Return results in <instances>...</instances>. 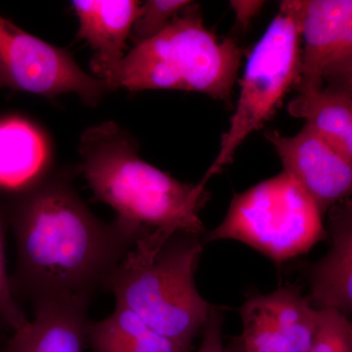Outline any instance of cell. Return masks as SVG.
<instances>
[{
    "label": "cell",
    "mask_w": 352,
    "mask_h": 352,
    "mask_svg": "<svg viewBox=\"0 0 352 352\" xmlns=\"http://www.w3.org/2000/svg\"><path fill=\"white\" fill-rule=\"evenodd\" d=\"M50 148L38 129L20 118L0 120V189L29 188L46 175Z\"/></svg>",
    "instance_id": "15"
},
{
    "label": "cell",
    "mask_w": 352,
    "mask_h": 352,
    "mask_svg": "<svg viewBox=\"0 0 352 352\" xmlns=\"http://www.w3.org/2000/svg\"><path fill=\"white\" fill-rule=\"evenodd\" d=\"M308 352H352V325L335 309H318L316 328Z\"/></svg>",
    "instance_id": "18"
},
{
    "label": "cell",
    "mask_w": 352,
    "mask_h": 352,
    "mask_svg": "<svg viewBox=\"0 0 352 352\" xmlns=\"http://www.w3.org/2000/svg\"><path fill=\"white\" fill-rule=\"evenodd\" d=\"M289 115L309 127L338 154L352 163V85L308 90L289 102Z\"/></svg>",
    "instance_id": "14"
},
{
    "label": "cell",
    "mask_w": 352,
    "mask_h": 352,
    "mask_svg": "<svg viewBox=\"0 0 352 352\" xmlns=\"http://www.w3.org/2000/svg\"><path fill=\"white\" fill-rule=\"evenodd\" d=\"M190 2L187 0H148L141 3L138 18L131 29V38L133 43H143L161 34Z\"/></svg>",
    "instance_id": "17"
},
{
    "label": "cell",
    "mask_w": 352,
    "mask_h": 352,
    "mask_svg": "<svg viewBox=\"0 0 352 352\" xmlns=\"http://www.w3.org/2000/svg\"><path fill=\"white\" fill-rule=\"evenodd\" d=\"M89 303L58 300L34 305V318L10 333L9 352H85Z\"/></svg>",
    "instance_id": "13"
},
{
    "label": "cell",
    "mask_w": 352,
    "mask_h": 352,
    "mask_svg": "<svg viewBox=\"0 0 352 352\" xmlns=\"http://www.w3.org/2000/svg\"><path fill=\"white\" fill-rule=\"evenodd\" d=\"M328 238L318 206L283 170L247 191L234 194L223 221L205 233L203 243L235 240L283 263L307 254Z\"/></svg>",
    "instance_id": "5"
},
{
    "label": "cell",
    "mask_w": 352,
    "mask_h": 352,
    "mask_svg": "<svg viewBox=\"0 0 352 352\" xmlns=\"http://www.w3.org/2000/svg\"><path fill=\"white\" fill-rule=\"evenodd\" d=\"M10 336V335H9ZM9 336L0 332V352H9L8 338Z\"/></svg>",
    "instance_id": "23"
},
{
    "label": "cell",
    "mask_w": 352,
    "mask_h": 352,
    "mask_svg": "<svg viewBox=\"0 0 352 352\" xmlns=\"http://www.w3.org/2000/svg\"><path fill=\"white\" fill-rule=\"evenodd\" d=\"M328 236L332 243L326 254L308 270L315 309H335L349 315L352 311V204L340 201L329 210Z\"/></svg>",
    "instance_id": "11"
},
{
    "label": "cell",
    "mask_w": 352,
    "mask_h": 352,
    "mask_svg": "<svg viewBox=\"0 0 352 352\" xmlns=\"http://www.w3.org/2000/svg\"><path fill=\"white\" fill-rule=\"evenodd\" d=\"M8 219L17 261L11 289L31 303H90L136 241L150 229L116 217L104 222L66 175L46 173L17 192Z\"/></svg>",
    "instance_id": "1"
},
{
    "label": "cell",
    "mask_w": 352,
    "mask_h": 352,
    "mask_svg": "<svg viewBox=\"0 0 352 352\" xmlns=\"http://www.w3.org/2000/svg\"><path fill=\"white\" fill-rule=\"evenodd\" d=\"M283 164L284 171L298 182L325 214L349 198L352 188V163L338 154L307 126L294 136L266 133Z\"/></svg>",
    "instance_id": "10"
},
{
    "label": "cell",
    "mask_w": 352,
    "mask_h": 352,
    "mask_svg": "<svg viewBox=\"0 0 352 352\" xmlns=\"http://www.w3.org/2000/svg\"><path fill=\"white\" fill-rule=\"evenodd\" d=\"M222 323L223 318L221 310L214 305L207 323L201 331L203 339L198 352H226L222 337Z\"/></svg>",
    "instance_id": "20"
},
{
    "label": "cell",
    "mask_w": 352,
    "mask_h": 352,
    "mask_svg": "<svg viewBox=\"0 0 352 352\" xmlns=\"http://www.w3.org/2000/svg\"><path fill=\"white\" fill-rule=\"evenodd\" d=\"M87 346L92 352H191L155 332L131 310L116 305L107 318L90 321Z\"/></svg>",
    "instance_id": "16"
},
{
    "label": "cell",
    "mask_w": 352,
    "mask_h": 352,
    "mask_svg": "<svg viewBox=\"0 0 352 352\" xmlns=\"http://www.w3.org/2000/svg\"><path fill=\"white\" fill-rule=\"evenodd\" d=\"M226 352H245L244 347L238 338L234 339L232 342L229 344V346L226 347Z\"/></svg>",
    "instance_id": "22"
},
{
    "label": "cell",
    "mask_w": 352,
    "mask_h": 352,
    "mask_svg": "<svg viewBox=\"0 0 352 352\" xmlns=\"http://www.w3.org/2000/svg\"><path fill=\"white\" fill-rule=\"evenodd\" d=\"M265 4L261 0H232L231 8L235 12L236 19L242 27H248Z\"/></svg>",
    "instance_id": "21"
},
{
    "label": "cell",
    "mask_w": 352,
    "mask_h": 352,
    "mask_svg": "<svg viewBox=\"0 0 352 352\" xmlns=\"http://www.w3.org/2000/svg\"><path fill=\"white\" fill-rule=\"evenodd\" d=\"M6 256V238L0 220V321L13 333L25 327L30 320L13 295Z\"/></svg>",
    "instance_id": "19"
},
{
    "label": "cell",
    "mask_w": 352,
    "mask_h": 352,
    "mask_svg": "<svg viewBox=\"0 0 352 352\" xmlns=\"http://www.w3.org/2000/svg\"><path fill=\"white\" fill-rule=\"evenodd\" d=\"M245 352H308L318 309L300 289L281 287L268 295L250 298L240 309Z\"/></svg>",
    "instance_id": "9"
},
{
    "label": "cell",
    "mask_w": 352,
    "mask_h": 352,
    "mask_svg": "<svg viewBox=\"0 0 352 352\" xmlns=\"http://www.w3.org/2000/svg\"><path fill=\"white\" fill-rule=\"evenodd\" d=\"M201 235L157 229L141 236L111 273L104 289L155 332L193 351L214 305L197 289Z\"/></svg>",
    "instance_id": "3"
},
{
    "label": "cell",
    "mask_w": 352,
    "mask_h": 352,
    "mask_svg": "<svg viewBox=\"0 0 352 352\" xmlns=\"http://www.w3.org/2000/svg\"><path fill=\"white\" fill-rule=\"evenodd\" d=\"M307 0H286L256 44L240 80V96L228 131L222 135L219 155L204 178L210 179L226 164L245 138L263 129L284 97L295 87L300 74L302 21Z\"/></svg>",
    "instance_id": "6"
},
{
    "label": "cell",
    "mask_w": 352,
    "mask_h": 352,
    "mask_svg": "<svg viewBox=\"0 0 352 352\" xmlns=\"http://www.w3.org/2000/svg\"><path fill=\"white\" fill-rule=\"evenodd\" d=\"M142 2L136 0H76L72 1L78 19V38L94 51V76L112 71L126 56L127 39Z\"/></svg>",
    "instance_id": "12"
},
{
    "label": "cell",
    "mask_w": 352,
    "mask_h": 352,
    "mask_svg": "<svg viewBox=\"0 0 352 352\" xmlns=\"http://www.w3.org/2000/svg\"><path fill=\"white\" fill-rule=\"evenodd\" d=\"M298 92L352 85L351 0H307Z\"/></svg>",
    "instance_id": "8"
},
{
    "label": "cell",
    "mask_w": 352,
    "mask_h": 352,
    "mask_svg": "<svg viewBox=\"0 0 352 352\" xmlns=\"http://www.w3.org/2000/svg\"><path fill=\"white\" fill-rule=\"evenodd\" d=\"M4 88L50 98L75 94L90 106L111 91L103 80L83 71L68 50L0 16V89Z\"/></svg>",
    "instance_id": "7"
},
{
    "label": "cell",
    "mask_w": 352,
    "mask_h": 352,
    "mask_svg": "<svg viewBox=\"0 0 352 352\" xmlns=\"http://www.w3.org/2000/svg\"><path fill=\"white\" fill-rule=\"evenodd\" d=\"M242 48L219 38L204 24L200 6L190 2L161 34L135 44L102 80L112 90H183L219 100L230 99Z\"/></svg>",
    "instance_id": "4"
},
{
    "label": "cell",
    "mask_w": 352,
    "mask_h": 352,
    "mask_svg": "<svg viewBox=\"0 0 352 352\" xmlns=\"http://www.w3.org/2000/svg\"><path fill=\"white\" fill-rule=\"evenodd\" d=\"M80 156V173L95 199L110 206L118 219L150 230L205 234L200 212L208 201V180L180 182L148 164L135 141L115 122L83 132Z\"/></svg>",
    "instance_id": "2"
}]
</instances>
